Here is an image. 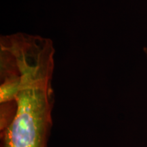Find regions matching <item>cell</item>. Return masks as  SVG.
Instances as JSON below:
<instances>
[{
	"label": "cell",
	"mask_w": 147,
	"mask_h": 147,
	"mask_svg": "<svg viewBox=\"0 0 147 147\" xmlns=\"http://www.w3.org/2000/svg\"><path fill=\"white\" fill-rule=\"evenodd\" d=\"M54 55L43 51L18 55L12 65L18 88L16 113L0 131V147H49L55 95L52 81Z\"/></svg>",
	"instance_id": "cell-1"
},
{
	"label": "cell",
	"mask_w": 147,
	"mask_h": 147,
	"mask_svg": "<svg viewBox=\"0 0 147 147\" xmlns=\"http://www.w3.org/2000/svg\"><path fill=\"white\" fill-rule=\"evenodd\" d=\"M144 51L145 54H146V57H147V47H145V48H144Z\"/></svg>",
	"instance_id": "cell-2"
}]
</instances>
